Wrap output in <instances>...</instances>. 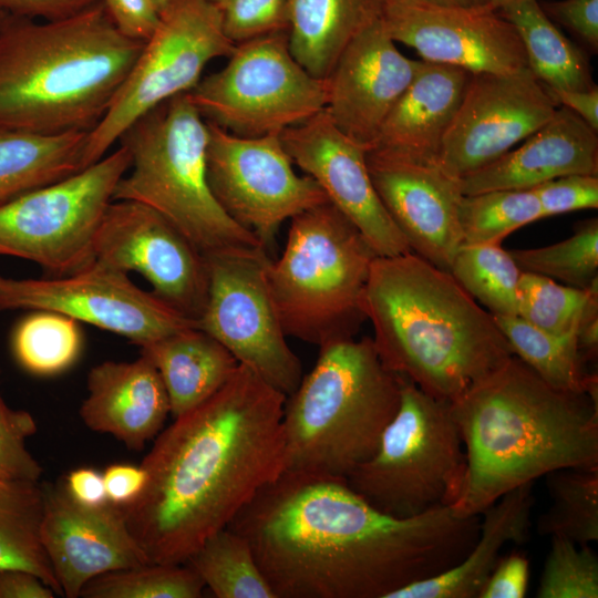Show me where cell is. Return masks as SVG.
I'll list each match as a JSON object with an SVG mask.
<instances>
[{
    "label": "cell",
    "mask_w": 598,
    "mask_h": 598,
    "mask_svg": "<svg viewBox=\"0 0 598 598\" xmlns=\"http://www.w3.org/2000/svg\"><path fill=\"white\" fill-rule=\"evenodd\" d=\"M523 272L548 277L588 290L598 287V219L577 224L574 234L559 243L509 250Z\"/></svg>",
    "instance_id": "74e56055"
},
{
    "label": "cell",
    "mask_w": 598,
    "mask_h": 598,
    "mask_svg": "<svg viewBox=\"0 0 598 598\" xmlns=\"http://www.w3.org/2000/svg\"><path fill=\"white\" fill-rule=\"evenodd\" d=\"M117 30L145 42L158 25L161 13L154 0H99Z\"/></svg>",
    "instance_id": "bcb514c9"
},
{
    "label": "cell",
    "mask_w": 598,
    "mask_h": 598,
    "mask_svg": "<svg viewBox=\"0 0 598 598\" xmlns=\"http://www.w3.org/2000/svg\"><path fill=\"white\" fill-rule=\"evenodd\" d=\"M422 64L398 50L380 19L348 44L326 79L324 111L344 135L368 151Z\"/></svg>",
    "instance_id": "44dd1931"
},
{
    "label": "cell",
    "mask_w": 598,
    "mask_h": 598,
    "mask_svg": "<svg viewBox=\"0 0 598 598\" xmlns=\"http://www.w3.org/2000/svg\"><path fill=\"white\" fill-rule=\"evenodd\" d=\"M551 504L537 519L543 536L576 544L598 540V468H563L546 475Z\"/></svg>",
    "instance_id": "836d02e7"
},
{
    "label": "cell",
    "mask_w": 598,
    "mask_h": 598,
    "mask_svg": "<svg viewBox=\"0 0 598 598\" xmlns=\"http://www.w3.org/2000/svg\"><path fill=\"white\" fill-rule=\"evenodd\" d=\"M223 28L235 44L288 31V0H224Z\"/></svg>",
    "instance_id": "7bdbcfd3"
},
{
    "label": "cell",
    "mask_w": 598,
    "mask_h": 598,
    "mask_svg": "<svg viewBox=\"0 0 598 598\" xmlns=\"http://www.w3.org/2000/svg\"><path fill=\"white\" fill-rule=\"evenodd\" d=\"M207 124L209 188L225 213L266 250L285 220L329 202L313 178L295 172L279 133L244 137Z\"/></svg>",
    "instance_id": "4fadbf2b"
},
{
    "label": "cell",
    "mask_w": 598,
    "mask_h": 598,
    "mask_svg": "<svg viewBox=\"0 0 598 598\" xmlns=\"http://www.w3.org/2000/svg\"><path fill=\"white\" fill-rule=\"evenodd\" d=\"M511 1L513 0H489V7L495 10H498L499 8H502L503 6L507 4Z\"/></svg>",
    "instance_id": "9f6ffc18"
},
{
    "label": "cell",
    "mask_w": 598,
    "mask_h": 598,
    "mask_svg": "<svg viewBox=\"0 0 598 598\" xmlns=\"http://www.w3.org/2000/svg\"><path fill=\"white\" fill-rule=\"evenodd\" d=\"M362 305L382 362L437 400L452 402L514 355L494 316L412 251L373 259Z\"/></svg>",
    "instance_id": "277c9868"
},
{
    "label": "cell",
    "mask_w": 598,
    "mask_h": 598,
    "mask_svg": "<svg viewBox=\"0 0 598 598\" xmlns=\"http://www.w3.org/2000/svg\"><path fill=\"white\" fill-rule=\"evenodd\" d=\"M185 564L217 598H276L250 544L229 527L210 535Z\"/></svg>",
    "instance_id": "d6a6232c"
},
{
    "label": "cell",
    "mask_w": 598,
    "mask_h": 598,
    "mask_svg": "<svg viewBox=\"0 0 598 598\" xmlns=\"http://www.w3.org/2000/svg\"><path fill=\"white\" fill-rule=\"evenodd\" d=\"M577 343L585 361L597 355L598 307L591 309L580 322L577 330Z\"/></svg>",
    "instance_id": "db71d44e"
},
{
    "label": "cell",
    "mask_w": 598,
    "mask_h": 598,
    "mask_svg": "<svg viewBox=\"0 0 598 598\" xmlns=\"http://www.w3.org/2000/svg\"><path fill=\"white\" fill-rule=\"evenodd\" d=\"M497 11L515 27L528 69L544 85L564 91L597 86L586 51L556 27L537 0H513Z\"/></svg>",
    "instance_id": "f546056e"
},
{
    "label": "cell",
    "mask_w": 598,
    "mask_h": 598,
    "mask_svg": "<svg viewBox=\"0 0 598 598\" xmlns=\"http://www.w3.org/2000/svg\"><path fill=\"white\" fill-rule=\"evenodd\" d=\"M465 465L464 445L450 402L402 378L398 411L375 452L346 480L379 511L406 518L452 506Z\"/></svg>",
    "instance_id": "9c48e42d"
},
{
    "label": "cell",
    "mask_w": 598,
    "mask_h": 598,
    "mask_svg": "<svg viewBox=\"0 0 598 598\" xmlns=\"http://www.w3.org/2000/svg\"><path fill=\"white\" fill-rule=\"evenodd\" d=\"M466 457L460 516L563 468H598V395L558 390L516 355L450 402Z\"/></svg>",
    "instance_id": "3957f363"
},
{
    "label": "cell",
    "mask_w": 598,
    "mask_h": 598,
    "mask_svg": "<svg viewBox=\"0 0 598 598\" xmlns=\"http://www.w3.org/2000/svg\"><path fill=\"white\" fill-rule=\"evenodd\" d=\"M381 21L394 42L414 49L423 61L471 73H514L528 68L515 27L489 6L386 0Z\"/></svg>",
    "instance_id": "ac0fdd59"
},
{
    "label": "cell",
    "mask_w": 598,
    "mask_h": 598,
    "mask_svg": "<svg viewBox=\"0 0 598 598\" xmlns=\"http://www.w3.org/2000/svg\"><path fill=\"white\" fill-rule=\"evenodd\" d=\"M546 16L570 31L591 52L598 51V0L539 2Z\"/></svg>",
    "instance_id": "f6af8a7d"
},
{
    "label": "cell",
    "mask_w": 598,
    "mask_h": 598,
    "mask_svg": "<svg viewBox=\"0 0 598 598\" xmlns=\"http://www.w3.org/2000/svg\"><path fill=\"white\" fill-rule=\"evenodd\" d=\"M35 432L31 413L11 409L0 395V481L40 482L43 468L25 446Z\"/></svg>",
    "instance_id": "b9f144b4"
},
{
    "label": "cell",
    "mask_w": 598,
    "mask_h": 598,
    "mask_svg": "<svg viewBox=\"0 0 598 598\" xmlns=\"http://www.w3.org/2000/svg\"><path fill=\"white\" fill-rule=\"evenodd\" d=\"M96 0H0V10L11 16L54 20L71 16Z\"/></svg>",
    "instance_id": "681fc988"
},
{
    "label": "cell",
    "mask_w": 598,
    "mask_h": 598,
    "mask_svg": "<svg viewBox=\"0 0 598 598\" xmlns=\"http://www.w3.org/2000/svg\"><path fill=\"white\" fill-rule=\"evenodd\" d=\"M480 518L451 506L394 517L346 478L283 471L227 527L248 540L276 598H388L457 564Z\"/></svg>",
    "instance_id": "6da1fadb"
},
{
    "label": "cell",
    "mask_w": 598,
    "mask_h": 598,
    "mask_svg": "<svg viewBox=\"0 0 598 598\" xmlns=\"http://www.w3.org/2000/svg\"><path fill=\"white\" fill-rule=\"evenodd\" d=\"M19 309L58 312L140 347L198 328L195 320L134 285L127 274L96 260L60 277L17 279L0 275V312Z\"/></svg>",
    "instance_id": "9a60e30c"
},
{
    "label": "cell",
    "mask_w": 598,
    "mask_h": 598,
    "mask_svg": "<svg viewBox=\"0 0 598 598\" xmlns=\"http://www.w3.org/2000/svg\"><path fill=\"white\" fill-rule=\"evenodd\" d=\"M536 597L597 598L598 556L591 546L550 537Z\"/></svg>",
    "instance_id": "60d3db41"
},
{
    "label": "cell",
    "mask_w": 598,
    "mask_h": 598,
    "mask_svg": "<svg viewBox=\"0 0 598 598\" xmlns=\"http://www.w3.org/2000/svg\"><path fill=\"white\" fill-rule=\"evenodd\" d=\"M117 144L127 151L131 165L113 200H133L155 209L204 257L266 250L255 234L225 213L209 188L208 124L189 93L141 116Z\"/></svg>",
    "instance_id": "52a82bcc"
},
{
    "label": "cell",
    "mask_w": 598,
    "mask_h": 598,
    "mask_svg": "<svg viewBox=\"0 0 598 598\" xmlns=\"http://www.w3.org/2000/svg\"><path fill=\"white\" fill-rule=\"evenodd\" d=\"M518 291L517 316L556 336L577 333L585 316L598 307V287L578 289L529 272L522 274Z\"/></svg>",
    "instance_id": "f35d334b"
},
{
    "label": "cell",
    "mask_w": 598,
    "mask_h": 598,
    "mask_svg": "<svg viewBox=\"0 0 598 598\" xmlns=\"http://www.w3.org/2000/svg\"><path fill=\"white\" fill-rule=\"evenodd\" d=\"M140 348L162 378L174 419L214 395L239 365L219 341L197 327L173 332Z\"/></svg>",
    "instance_id": "4316f807"
},
{
    "label": "cell",
    "mask_w": 598,
    "mask_h": 598,
    "mask_svg": "<svg viewBox=\"0 0 598 598\" xmlns=\"http://www.w3.org/2000/svg\"><path fill=\"white\" fill-rule=\"evenodd\" d=\"M143 45L99 0L54 20L9 14L0 29V130L89 133Z\"/></svg>",
    "instance_id": "5b68a950"
},
{
    "label": "cell",
    "mask_w": 598,
    "mask_h": 598,
    "mask_svg": "<svg viewBox=\"0 0 598 598\" xmlns=\"http://www.w3.org/2000/svg\"><path fill=\"white\" fill-rule=\"evenodd\" d=\"M448 272L493 316H517L523 271L501 244H463Z\"/></svg>",
    "instance_id": "e575fe53"
},
{
    "label": "cell",
    "mask_w": 598,
    "mask_h": 598,
    "mask_svg": "<svg viewBox=\"0 0 598 598\" xmlns=\"http://www.w3.org/2000/svg\"><path fill=\"white\" fill-rule=\"evenodd\" d=\"M43 486L40 537L66 598H78L93 578L150 564L131 533L122 507L110 502L82 506L63 483Z\"/></svg>",
    "instance_id": "ffe728a7"
},
{
    "label": "cell",
    "mask_w": 598,
    "mask_h": 598,
    "mask_svg": "<svg viewBox=\"0 0 598 598\" xmlns=\"http://www.w3.org/2000/svg\"><path fill=\"white\" fill-rule=\"evenodd\" d=\"M433 4L447 6V7H484L489 6V0H423Z\"/></svg>",
    "instance_id": "11a10c76"
},
{
    "label": "cell",
    "mask_w": 598,
    "mask_h": 598,
    "mask_svg": "<svg viewBox=\"0 0 598 598\" xmlns=\"http://www.w3.org/2000/svg\"><path fill=\"white\" fill-rule=\"evenodd\" d=\"M558 106L528 68L514 73H472L437 166L457 178L480 169L546 124Z\"/></svg>",
    "instance_id": "e0dca14e"
},
{
    "label": "cell",
    "mask_w": 598,
    "mask_h": 598,
    "mask_svg": "<svg viewBox=\"0 0 598 598\" xmlns=\"http://www.w3.org/2000/svg\"><path fill=\"white\" fill-rule=\"evenodd\" d=\"M280 138L293 164L317 182L377 256L411 251L373 186L367 150L344 135L324 110L282 131Z\"/></svg>",
    "instance_id": "d6986e66"
},
{
    "label": "cell",
    "mask_w": 598,
    "mask_h": 598,
    "mask_svg": "<svg viewBox=\"0 0 598 598\" xmlns=\"http://www.w3.org/2000/svg\"><path fill=\"white\" fill-rule=\"evenodd\" d=\"M386 0H288V44L296 61L326 80L348 44L380 20Z\"/></svg>",
    "instance_id": "83f0119b"
},
{
    "label": "cell",
    "mask_w": 598,
    "mask_h": 598,
    "mask_svg": "<svg viewBox=\"0 0 598 598\" xmlns=\"http://www.w3.org/2000/svg\"><path fill=\"white\" fill-rule=\"evenodd\" d=\"M529 582V560L513 551L499 558L478 598H524Z\"/></svg>",
    "instance_id": "7dc6e473"
},
{
    "label": "cell",
    "mask_w": 598,
    "mask_h": 598,
    "mask_svg": "<svg viewBox=\"0 0 598 598\" xmlns=\"http://www.w3.org/2000/svg\"><path fill=\"white\" fill-rule=\"evenodd\" d=\"M130 165L117 144L94 164L1 205L0 256L32 261L51 277L90 266L102 218Z\"/></svg>",
    "instance_id": "30bf717a"
},
{
    "label": "cell",
    "mask_w": 598,
    "mask_h": 598,
    "mask_svg": "<svg viewBox=\"0 0 598 598\" xmlns=\"http://www.w3.org/2000/svg\"><path fill=\"white\" fill-rule=\"evenodd\" d=\"M95 260L136 271L152 292L198 323L207 302L206 258L167 218L133 200H112L94 244Z\"/></svg>",
    "instance_id": "2e32d148"
},
{
    "label": "cell",
    "mask_w": 598,
    "mask_h": 598,
    "mask_svg": "<svg viewBox=\"0 0 598 598\" xmlns=\"http://www.w3.org/2000/svg\"><path fill=\"white\" fill-rule=\"evenodd\" d=\"M8 16L9 14L7 12L0 10V29L3 25V23L6 22Z\"/></svg>",
    "instance_id": "680465c9"
},
{
    "label": "cell",
    "mask_w": 598,
    "mask_h": 598,
    "mask_svg": "<svg viewBox=\"0 0 598 598\" xmlns=\"http://www.w3.org/2000/svg\"><path fill=\"white\" fill-rule=\"evenodd\" d=\"M86 136L0 130V206L83 169Z\"/></svg>",
    "instance_id": "f1b7e54d"
},
{
    "label": "cell",
    "mask_w": 598,
    "mask_h": 598,
    "mask_svg": "<svg viewBox=\"0 0 598 598\" xmlns=\"http://www.w3.org/2000/svg\"><path fill=\"white\" fill-rule=\"evenodd\" d=\"M62 483L69 496L82 506L96 507L109 502L103 474L95 468H75Z\"/></svg>",
    "instance_id": "f907efd6"
},
{
    "label": "cell",
    "mask_w": 598,
    "mask_h": 598,
    "mask_svg": "<svg viewBox=\"0 0 598 598\" xmlns=\"http://www.w3.org/2000/svg\"><path fill=\"white\" fill-rule=\"evenodd\" d=\"M208 1L214 2L217 6H219L224 0H208Z\"/></svg>",
    "instance_id": "91938a15"
},
{
    "label": "cell",
    "mask_w": 598,
    "mask_h": 598,
    "mask_svg": "<svg viewBox=\"0 0 598 598\" xmlns=\"http://www.w3.org/2000/svg\"><path fill=\"white\" fill-rule=\"evenodd\" d=\"M16 326L11 348L22 369L38 377H52L79 359L83 336L79 322L58 312L33 310Z\"/></svg>",
    "instance_id": "d590c367"
},
{
    "label": "cell",
    "mask_w": 598,
    "mask_h": 598,
    "mask_svg": "<svg viewBox=\"0 0 598 598\" xmlns=\"http://www.w3.org/2000/svg\"><path fill=\"white\" fill-rule=\"evenodd\" d=\"M155 3H156V7L159 11V13H162L164 11V9L168 6V3L171 2V0H154Z\"/></svg>",
    "instance_id": "6f0895ef"
},
{
    "label": "cell",
    "mask_w": 598,
    "mask_h": 598,
    "mask_svg": "<svg viewBox=\"0 0 598 598\" xmlns=\"http://www.w3.org/2000/svg\"><path fill=\"white\" fill-rule=\"evenodd\" d=\"M598 175V136L573 111L559 105L553 117L488 165L460 178L463 195L495 189H530L570 175Z\"/></svg>",
    "instance_id": "603a6c76"
},
{
    "label": "cell",
    "mask_w": 598,
    "mask_h": 598,
    "mask_svg": "<svg viewBox=\"0 0 598 598\" xmlns=\"http://www.w3.org/2000/svg\"><path fill=\"white\" fill-rule=\"evenodd\" d=\"M373 186L412 252L445 271L463 245L460 178L437 165L415 164L367 152Z\"/></svg>",
    "instance_id": "7402d4cb"
},
{
    "label": "cell",
    "mask_w": 598,
    "mask_h": 598,
    "mask_svg": "<svg viewBox=\"0 0 598 598\" xmlns=\"http://www.w3.org/2000/svg\"><path fill=\"white\" fill-rule=\"evenodd\" d=\"M548 91L558 105L573 111L591 128L598 131V86L588 91Z\"/></svg>",
    "instance_id": "f5cc1de1"
},
{
    "label": "cell",
    "mask_w": 598,
    "mask_h": 598,
    "mask_svg": "<svg viewBox=\"0 0 598 598\" xmlns=\"http://www.w3.org/2000/svg\"><path fill=\"white\" fill-rule=\"evenodd\" d=\"M227 64L188 92L202 116L229 133L257 137L301 124L324 110L326 80L292 56L288 31L236 44Z\"/></svg>",
    "instance_id": "7c38bea8"
},
{
    "label": "cell",
    "mask_w": 598,
    "mask_h": 598,
    "mask_svg": "<svg viewBox=\"0 0 598 598\" xmlns=\"http://www.w3.org/2000/svg\"><path fill=\"white\" fill-rule=\"evenodd\" d=\"M514 355L551 386L569 392L598 394V378L587 373L577 333L556 336L528 323L519 316H494Z\"/></svg>",
    "instance_id": "1f68e13d"
},
{
    "label": "cell",
    "mask_w": 598,
    "mask_h": 598,
    "mask_svg": "<svg viewBox=\"0 0 598 598\" xmlns=\"http://www.w3.org/2000/svg\"><path fill=\"white\" fill-rule=\"evenodd\" d=\"M102 474L107 501L120 507L134 503L147 483V473L142 465L112 464Z\"/></svg>",
    "instance_id": "c3c4849f"
},
{
    "label": "cell",
    "mask_w": 598,
    "mask_h": 598,
    "mask_svg": "<svg viewBox=\"0 0 598 598\" xmlns=\"http://www.w3.org/2000/svg\"><path fill=\"white\" fill-rule=\"evenodd\" d=\"M543 219L532 189H495L463 195L458 221L463 244H501L516 229Z\"/></svg>",
    "instance_id": "8d00e7d4"
},
{
    "label": "cell",
    "mask_w": 598,
    "mask_h": 598,
    "mask_svg": "<svg viewBox=\"0 0 598 598\" xmlns=\"http://www.w3.org/2000/svg\"><path fill=\"white\" fill-rule=\"evenodd\" d=\"M543 218L598 207V175L570 174L530 188Z\"/></svg>",
    "instance_id": "ee69618b"
},
{
    "label": "cell",
    "mask_w": 598,
    "mask_h": 598,
    "mask_svg": "<svg viewBox=\"0 0 598 598\" xmlns=\"http://www.w3.org/2000/svg\"><path fill=\"white\" fill-rule=\"evenodd\" d=\"M236 44L224 32L220 8L208 0H171L116 92L87 133L82 167L104 157L141 116L190 92L206 65L229 56Z\"/></svg>",
    "instance_id": "8fae6325"
},
{
    "label": "cell",
    "mask_w": 598,
    "mask_h": 598,
    "mask_svg": "<svg viewBox=\"0 0 598 598\" xmlns=\"http://www.w3.org/2000/svg\"><path fill=\"white\" fill-rule=\"evenodd\" d=\"M86 386L80 408L83 423L131 450L140 451L157 436L171 414L162 378L143 354L133 361L96 364L87 374Z\"/></svg>",
    "instance_id": "cb8c5ba5"
},
{
    "label": "cell",
    "mask_w": 598,
    "mask_h": 598,
    "mask_svg": "<svg viewBox=\"0 0 598 598\" xmlns=\"http://www.w3.org/2000/svg\"><path fill=\"white\" fill-rule=\"evenodd\" d=\"M471 74L458 66L423 61L367 152L415 164L437 165L443 140Z\"/></svg>",
    "instance_id": "d4e9b609"
},
{
    "label": "cell",
    "mask_w": 598,
    "mask_h": 598,
    "mask_svg": "<svg viewBox=\"0 0 598 598\" xmlns=\"http://www.w3.org/2000/svg\"><path fill=\"white\" fill-rule=\"evenodd\" d=\"M377 254L330 202L291 218L266 280L287 337L319 348L354 338L367 320L363 293Z\"/></svg>",
    "instance_id": "ba28073f"
},
{
    "label": "cell",
    "mask_w": 598,
    "mask_h": 598,
    "mask_svg": "<svg viewBox=\"0 0 598 598\" xmlns=\"http://www.w3.org/2000/svg\"><path fill=\"white\" fill-rule=\"evenodd\" d=\"M206 307L198 328L219 341L265 382L291 394L302 379L299 358L287 343L266 280L267 251L205 257Z\"/></svg>",
    "instance_id": "5bb4252c"
},
{
    "label": "cell",
    "mask_w": 598,
    "mask_h": 598,
    "mask_svg": "<svg viewBox=\"0 0 598 598\" xmlns=\"http://www.w3.org/2000/svg\"><path fill=\"white\" fill-rule=\"evenodd\" d=\"M204 582L187 564H145L100 575L82 589L84 598H199Z\"/></svg>",
    "instance_id": "ab89813d"
},
{
    "label": "cell",
    "mask_w": 598,
    "mask_h": 598,
    "mask_svg": "<svg viewBox=\"0 0 598 598\" xmlns=\"http://www.w3.org/2000/svg\"><path fill=\"white\" fill-rule=\"evenodd\" d=\"M401 382L372 338L321 347L312 370L286 396L285 471L347 478L375 452L398 411Z\"/></svg>",
    "instance_id": "8992f818"
},
{
    "label": "cell",
    "mask_w": 598,
    "mask_h": 598,
    "mask_svg": "<svg viewBox=\"0 0 598 598\" xmlns=\"http://www.w3.org/2000/svg\"><path fill=\"white\" fill-rule=\"evenodd\" d=\"M55 592L34 575L0 568V598H53Z\"/></svg>",
    "instance_id": "816d5d0a"
},
{
    "label": "cell",
    "mask_w": 598,
    "mask_h": 598,
    "mask_svg": "<svg viewBox=\"0 0 598 598\" xmlns=\"http://www.w3.org/2000/svg\"><path fill=\"white\" fill-rule=\"evenodd\" d=\"M286 395L239 364L205 402L157 434L147 483L122 507L152 564H185L285 471Z\"/></svg>",
    "instance_id": "7a4b0ae2"
},
{
    "label": "cell",
    "mask_w": 598,
    "mask_h": 598,
    "mask_svg": "<svg viewBox=\"0 0 598 598\" xmlns=\"http://www.w3.org/2000/svg\"><path fill=\"white\" fill-rule=\"evenodd\" d=\"M43 486L0 481V568L18 569L41 579L55 594L61 589L40 537Z\"/></svg>",
    "instance_id": "4dcf8cb0"
},
{
    "label": "cell",
    "mask_w": 598,
    "mask_h": 598,
    "mask_svg": "<svg viewBox=\"0 0 598 598\" xmlns=\"http://www.w3.org/2000/svg\"><path fill=\"white\" fill-rule=\"evenodd\" d=\"M1 372V371H0Z\"/></svg>",
    "instance_id": "94428289"
},
{
    "label": "cell",
    "mask_w": 598,
    "mask_h": 598,
    "mask_svg": "<svg viewBox=\"0 0 598 598\" xmlns=\"http://www.w3.org/2000/svg\"><path fill=\"white\" fill-rule=\"evenodd\" d=\"M533 486L529 482L507 492L480 515L478 536L457 564L388 598H478L505 544L522 545L528 539Z\"/></svg>",
    "instance_id": "484cf974"
}]
</instances>
